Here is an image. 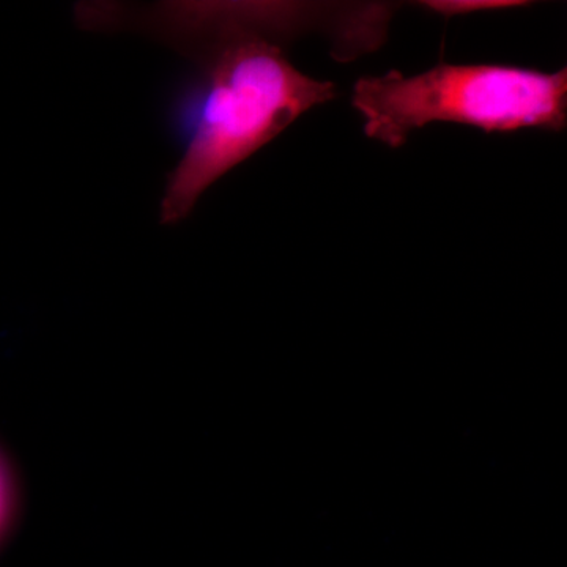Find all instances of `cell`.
Masks as SVG:
<instances>
[{
    "label": "cell",
    "instance_id": "cell-1",
    "mask_svg": "<svg viewBox=\"0 0 567 567\" xmlns=\"http://www.w3.org/2000/svg\"><path fill=\"white\" fill-rule=\"evenodd\" d=\"M393 3L164 2L132 9L82 6L89 20H130L133 28L194 62L169 121L183 152L167 175L162 224L183 221L208 188L286 132L301 115L338 99L331 81L297 69L289 44L324 32L339 61L379 50Z\"/></svg>",
    "mask_w": 567,
    "mask_h": 567
},
{
    "label": "cell",
    "instance_id": "cell-2",
    "mask_svg": "<svg viewBox=\"0 0 567 567\" xmlns=\"http://www.w3.org/2000/svg\"><path fill=\"white\" fill-rule=\"evenodd\" d=\"M353 110L369 140L404 147L431 123H457L491 133L567 125V70L502 63H446L413 76L391 70L354 82Z\"/></svg>",
    "mask_w": 567,
    "mask_h": 567
},
{
    "label": "cell",
    "instance_id": "cell-3",
    "mask_svg": "<svg viewBox=\"0 0 567 567\" xmlns=\"http://www.w3.org/2000/svg\"><path fill=\"white\" fill-rule=\"evenodd\" d=\"M420 6L432 13L451 18L458 17V14L477 13V11L522 9L529 3L522 2V0H424V2H420Z\"/></svg>",
    "mask_w": 567,
    "mask_h": 567
},
{
    "label": "cell",
    "instance_id": "cell-4",
    "mask_svg": "<svg viewBox=\"0 0 567 567\" xmlns=\"http://www.w3.org/2000/svg\"><path fill=\"white\" fill-rule=\"evenodd\" d=\"M10 492L7 484L6 473L0 465V539H2L3 529H6L7 518H9Z\"/></svg>",
    "mask_w": 567,
    "mask_h": 567
}]
</instances>
